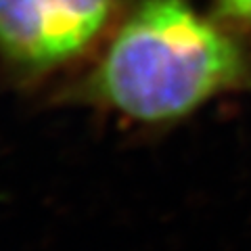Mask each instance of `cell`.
I'll list each match as a JSON object with an SVG mask.
<instances>
[{
	"instance_id": "obj_1",
	"label": "cell",
	"mask_w": 251,
	"mask_h": 251,
	"mask_svg": "<svg viewBox=\"0 0 251 251\" xmlns=\"http://www.w3.org/2000/svg\"><path fill=\"white\" fill-rule=\"evenodd\" d=\"M245 72L241 46L186 0H143L120 23L88 88L132 120L166 122L232 88Z\"/></svg>"
},
{
	"instance_id": "obj_2",
	"label": "cell",
	"mask_w": 251,
	"mask_h": 251,
	"mask_svg": "<svg viewBox=\"0 0 251 251\" xmlns=\"http://www.w3.org/2000/svg\"><path fill=\"white\" fill-rule=\"evenodd\" d=\"M115 0H0V57L25 74H49L97 42Z\"/></svg>"
},
{
	"instance_id": "obj_3",
	"label": "cell",
	"mask_w": 251,
	"mask_h": 251,
	"mask_svg": "<svg viewBox=\"0 0 251 251\" xmlns=\"http://www.w3.org/2000/svg\"><path fill=\"white\" fill-rule=\"evenodd\" d=\"M218 9L228 19L251 23V0H218Z\"/></svg>"
}]
</instances>
